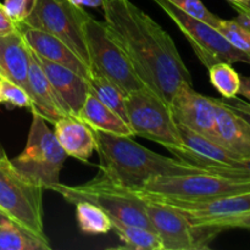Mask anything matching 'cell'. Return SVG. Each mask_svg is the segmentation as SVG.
<instances>
[{
  "instance_id": "obj_1",
  "label": "cell",
  "mask_w": 250,
  "mask_h": 250,
  "mask_svg": "<svg viewBox=\"0 0 250 250\" xmlns=\"http://www.w3.org/2000/svg\"><path fill=\"white\" fill-rule=\"evenodd\" d=\"M105 23L146 87L170 104L176 90L193 85L170 34L129 0H104Z\"/></svg>"
},
{
  "instance_id": "obj_2",
  "label": "cell",
  "mask_w": 250,
  "mask_h": 250,
  "mask_svg": "<svg viewBox=\"0 0 250 250\" xmlns=\"http://www.w3.org/2000/svg\"><path fill=\"white\" fill-rule=\"evenodd\" d=\"M99 156L98 175L128 189L136 190L160 176L204 172L197 166L160 155L134 142L128 136L94 131Z\"/></svg>"
},
{
  "instance_id": "obj_3",
  "label": "cell",
  "mask_w": 250,
  "mask_h": 250,
  "mask_svg": "<svg viewBox=\"0 0 250 250\" xmlns=\"http://www.w3.org/2000/svg\"><path fill=\"white\" fill-rule=\"evenodd\" d=\"M49 190L60 194L71 204L89 202L106 212L111 220L154 231L146 215V200L132 189L122 187L100 175L80 186H66L59 182L51 186Z\"/></svg>"
},
{
  "instance_id": "obj_4",
  "label": "cell",
  "mask_w": 250,
  "mask_h": 250,
  "mask_svg": "<svg viewBox=\"0 0 250 250\" xmlns=\"http://www.w3.org/2000/svg\"><path fill=\"white\" fill-rule=\"evenodd\" d=\"M133 192L151 202L197 203L250 192V180L222 177L207 172L160 176Z\"/></svg>"
},
{
  "instance_id": "obj_5",
  "label": "cell",
  "mask_w": 250,
  "mask_h": 250,
  "mask_svg": "<svg viewBox=\"0 0 250 250\" xmlns=\"http://www.w3.org/2000/svg\"><path fill=\"white\" fill-rule=\"evenodd\" d=\"M67 154L60 146L46 120L32 111V124L23 151L11 159L12 167L23 178L44 189L60 182Z\"/></svg>"
},
{
  "instance_id": "obj_6",
  "label": "cell",
  "mask_w": 250,
  "mask_h": 250,
  "mask_svg": "<svg viewBox=\"0 0 250 250\" xmlns=\"http://www.w3.org/2000/svg\"><path fill=\"white\" fill-rule=\"evenodd\" d=\"M84 36L93 72L107 78L119 87L125 97L146 87L105 22L98 21L88 15L84 21Z\"/></svg>"
},
{
  "instance_id": "obj_7",
  "label": "cell",
  "mask_w": 250,
  "mask_h": 250,
  "mask_svg": "<svg viewBox=\"0 0 250 250\" xmlns=\"http://www.w3.org/2000/svg\"><path fill=\"white\" fill-rule=\"evenodd\" d=\"M127 119L133 136L149 139L167 150L182 148L178 125L170 106L156 93L143 87L125 97Z\"/></svg>"
},
{
  "instance_id": "obj_8",
  "label": "cell",
  "mask_w": 250,
  "mask_h": 250,
  "mask_svg": "<svg viewBox=\"0 0 250 250\" xmlns=\"http://www.w3.org/2000/svg\"><path fill=\"white\" fill-rule=\"evenodd\" d=\"M188 39L200 62L209 70L217 62H247L250 55L234 48L215 27L186 14L168 0H153Z\"/></svg>"
},
{
  "instance_id": "obj_9",
  "label": "cell",
  "mask_w": 250,
  "mask_h": 250,
  "mask_svg": "<svg viewBox=\"0 0 250 250\" xmlns=\"http://www.w3.org/2000/svg\"><path fill=\"white\" fill-rule=\"evenodd\" d=\"M43 190L22 177L10 159L0 163V209L20 226L48 238L44 232Z\"/></svg>"
},
{
  "instance_id": "obj_10",
  "label": "cell",
  "mask_w": 250,
  "mask_h": 250,
  "mask_svg": "<svg viewBox=\"0 0 250 250\" xmlns=\"http://www.w3.org/2000/svg\"><path fill=\"white\" fill-rule=\"evenodd\" d=\"M88 15L84 7L71 4L68 0H37L31 16L21 23L55 36L90 67L84 36V21Z\"/></svg>"
},
{
  "instance_id": "obj_11",
  "label": "cell",
  "mask_w": 250,
  "mask_h": 250,
  "mask_svg": "<svg viewBox=\"0 0 250 250\" xmlns=\"http://www.w3.org/2000/svg\"><path fill=\"white\" fill-rule=\"evenodd\" d=\"M146 210L163 250L210 249V243L222 232L216 227L195 226L182 212L163 203L146 200Z\"/></svg>"
},
{
  "instance_id": "obj_12",
  "label": "cell",
  "mask_w": 250,
  "mask_h": 250,
  "mask_svg": "<svg viewBox=\"0 0 250 250\" xmlns=\"http://www.w3.org/2000/svg\"><path fill=\"white\" fill-rule=\"evenodd\" d=\"M168 106L176 124L182 125L220 144L212 98L195 92L193 85L183 84L176 90Z\"/></svg>"
},
{
  "instance_id": "obj_13",
  "label": "cell",
  "mask_w": 250,
  "mask_h": 250,
  "mask_svg": "<svg viewBox=\"0 0 250 250\" xmlns=\"http://www.w3.org/2000/svg\"><path fill=\"white\" fill-rule=\"evenodd\" d=\"M182 212L195 226H211L225 231L224 225L250 212V192L226 195L205 202H158Z\"/></svg>"
},
{
  "instance_id": "obj_14",
  "label": "cell",
  "mask_w": 250,
  "mask_h": 250,
  "mask_svg": "<svg viewBox=\"0 0 250 250\" xmlns=\"http://www.w3.org/2000/svg\"><path fill=\"white\" fill-rule=\"evenodd\" d=\"M178 131L182 139V148L170 149L168 151H171L176 159L183 163L197 166L204 171L210 166L233 165L239 160L221 144L182 125H178Z\"/></svg>"
},
{
  "instance_id": "obj_15",
  "label": "cell",
  "mask_w": 250,
  "mask_h": 250,
  "mask_svg": "<svg viewBox=\"0 0 250 250\" xmlns=\"http://www.w3.org/2000/svg\"><path fill=\"white\" fill-rule=\"evenodd\" d=\"M17 29L26 41L28 48L37 55L65 66L82 77L89 80L92 75L89 66L84 61L81 60L77 54L70 46L66 45L62 41L48 32L33 28L24 23H17Z\"/></svg>"
},
{
  "instance_id": "obj_16",
  "label": "cell",
  "mask_w": 250,
  "mask_h": 250,
  "mask_svg": "<svg viewBox=\"0 0 250 250\" xmlns=\"http://www.w3.org/2000/svg\"><path fill=\"white\" fill-rule=\"evenodd\" d=\"M32 55L34 56L37 62L39 63L42 70L48 77L49 82L58 93L67 114L78 116V112L90 92L89 82L87 78L82 77L65 66L46 60L37 55L33 51H32Z\"/></svg>"
},
{
  "instance_id": "obj_17",
  "label": "cell",
  "mask_w": 250,
  "mask_h": 250,
  "mask_svg": "<svg viewBox=\"0 0 250 250\" xmlns=\"http://www.w3.org/2000/svg\"><path fill=\"white\" fill-rule=\"evenodd\" d=\"M219 142L236 158H250V125L221 99L212 98Z\"/></svg>"
},
{
  "instance_id": "obj_18",
  "label": "cell",
  "mask_w": 250,
  "mask_h": 250,
  "mask_svg": "<svg viewBox=\"0 0 250 250\" xmlns=\"http://www.w3.org/2000/svg\"><path fill=\"white\" fill-rule=\"evenodd\" d=\"M29 66L31 49L19 29L0 36V73L2 77L21 85L28 94Z\"/></svg>"
},
{
  "instance_id": "obj_19",
  "label": "cell",
  "mask_w": 250,
  "mask_h": 250,
  "mask_svg": "<svg viewBox=\"0 0 250 250\" xmlns=\"http://www.w3.org/2000/svg\"><path fill=\"white\" fill-rule=\"evenodd\" d=\"M53 125L54 134L67 156L87 163L95 150L94 131L72 115L61 117Z\"/></svg>"
},
{
  "instance_id": "obj_20",
  "label": "cell",
  "mask_w": 250,
  "mask_h": 250,
  "mask_svg": "<svg viewBox=\"0 0 250 250\" xmlns=\"http://www.w3.org/2000/svg\"><path fill=\"white\" fill-rule=\"evenodd\" d=\"M29 97L32 100V111L37 112L48 122L58 121L63 116H67L65 106L61 103L58 93L55 92L44 71L37 62L31 51V66L28 73Z\"/></svg>"
},
{
  "instance_id": "obj_21",
  "label": "cell",
  "mask_w": 250,
  "mask_h": 250,
  "mask_svg": "<svg viewBox=\"0 0 250 250\" xmlns=\"http://www.w3.org/2000/svg\"><path fill=\"white\" fill-rule=\"evenodd\" d=\"M77 117L85 122L93 131L133 137V132L129 125L120 115L103 104L90 92L85 98Z\"/></svg>"
},
{
  "instance_id": "obj_22",
  "label": "cell",
  "mask_w": 250,
  "mask_h": 250,
  "mask_svg": "<svg viewBox=\"0 0 250 250\" xmlns=\"http://www.w3.org/2000/svg\"><path fill=\"white\" fill-rule=\"evenodd\" d=\"M48 238L11 221L0 225V250H50Z\"/></svg>"
},
{
  "instance_id": "obj_23",
  "label": "cell",
  "mask_w": 250,
  "mask_h": 250,
  "mask_svg": "<svg viewBox=\"0 0 250 250\" xmlns=\"http://www.w3.org/2000/svg\"><path fill=\"white\" fill-rule=\"evenodd\" d=\"M112 229L124 242V246L116 247L117 249L128 250H163L160 238L154 231L144 227L131 226L122 222L111 220Z\"/></svg>"
},
{
  "instance_id": "obj_24",
  "label": "cell",
  "mask_w": 250,
  "mask_h": 250,
  "mask_svg": "<svg viewBox=\"0 0 250 250\" xmlns=\"http://www.w3.org/2000/svg\"><path fill=\"white\" fill-rule=\"evenodd\" d=\"M88 82H89L90 93L128 124L126 106H125V94L119 89V87H116L104 76L93 71Z\"/></svg>"
},
{
  "instance_id": "obj_25",
  "label": "cell",
  "mask_w": 250,
  "mask_h": 250,
  "mask_svg": "<svg viewBox=\"0 0 250 250\" xmlns=\"http://www.w3.org/2000/svg\"><path fill=\"white\" fill-rule=\"evenodd\" d=\"M76 217L81 231L85 234H106L112 229L109 215L89 202L76 203Z\"/></svg>"
},
{
  "instance_id": "obj_26",
  "label": "cell",
  "mask_w": 250,
  "mask_h": 250,
  "mask_svg": "<svg viewBox=\"0 0 250 250\" xmlns=\"http://www.w3.org/2000/svg\"><path fill=\"white\" fill-rule=\"evenodd\" d=\"M209 78L212 87L225 98L233 99L239 94L241 76L229 62H217L209 68Z\"/></svg>"
},
{
  "instance_id": "obj_27",
  "label": "cell",
  "mask_w": 250,
  "mask_h": 250,
  "mask_svg": "<svg viewBox=\"0 0 250 250\" xmlns=\"http://www.w3.org/2000/svg\"><path fill=\"white\" fill-rule=\"evenodd\" d=\"M215 28L239 50L250 55V32L239 26L234 20H220Z\"/></svg>"
},
{
  "instance_id": "obj_28",
  "label": "cell",
  "mask_w": 250,
  "mask_h": 250,
  "mask_svg": "<svg viewBox=\"0 0 250 250\" xmlns=\"http://www.w3.org/2000/svg\"><path fill=\"white\" fill-rule=\"evenodd\" d=\"M0 90H1L2 103H6L7 105L12 107H28V109H31V97L21 85L2 77L1 82H0Z\"/></svg>"
},
{
  "instance_id": "obj_29",
  "label": "cell",
  "mask_w": 250,
  "mask_h": 250,
  "mask_svg": "<svg viewBox=\"0 0 250 250\" xmlns=\"http://www.w3.org/2000/svg\"><path fill=\"white\" fill-rule=\"evenodd\" d=\"M172 2L173 5L185 11L186 14L190 15V16L195 17L198 20L207 22V23L211 24L212 27H216L220 22V17L212 14L211 11L208 10V7L203 4L202 0H168Z\"/></svg>"
},
{
  "instance_id": "obj_30",
  "label": "cell",
  "mask_w": 250,
  "mask_h": 250,
  "mask_svg": "<svg viewBox=\"0 0 250 250\" xmlns=\"http://www.w3.org/2000/svg\"><path fill=\"white\" fill-rule=\"evenodd\" d=\"M204 172L212 175L222 176L229 178H239V180H250V158L241 159L233 165H217L210 166Z\"/></svg>"
},
{
  "instance_id": "obj_31",
  "label": "cell",
  "mask_w": 250,
  "mask_h": 250,
  "mask_svg": "<svg viewBox=\"0 0 250 250\" xmlns=\"http://www.w3.org/2000/svg\"><path fill=\"white\" fill-rule=\"evenodd\" d=\"M37 0H4L2 5L15 23L24 22L36 7Z\"/></svg>"
},
{
  "instance_id": "obj_32",
  "label": "cell",
  "mask_w": 250,
  "mask_h": 250,
  "mask_svg": "<svg viewBox=\"0 0 250 250\" xmlns=\"http://www.w3.org/2000/svg\"><path fill=\"white\" fill-rule=\"evenodd\" d=\"M225 104L232 110L241 115L244 120L250 125V103L244 102V100L239 99V98H233V99H221Z\"/></svg>"
},
{
  "instance_id": "obj_33",
  "label": "cell",
  "mask_w": 250,
  "mask_h": 250,
  "mask_svg": "<svg viewBox=\"0 0 250 250\" xmlns=\"http://www.w3.org/2000/svg\"><path fill=\"white\" fill-rule=\"evenodd\" d=\"M15 31H17V24L12 21L4 9V5L0 2V36H6Z\"/></svg>"
},
{
  "instance_id": "obj_34",
  "label": "cell",
  "mask_w": 250,
  "mask_h": 250,
  "mask_svg": "<svg viewBox=\"0 0 250 250\" xmlns=\"http://www.w3.org/2000/svg\"><path fill=\"white\" fill-rule=\"evenodd\" d=\"M250 229V212L249 214H244L242 216L234 217V219L229 220L224 225V229Z\"/></svg>"
},
{
  "instance_id": "obj_35",
  "label": "cell",
  "mask_w": 250,
  "mask_h": 250,
  "mask_svg": "<svg viewBox=\"0 0 250 250\" xmlns=\"http://www.w3.org/2000/svg\"><path fill=\"white\" fill-rule=\"evenodd\" d=\"M68 1L82 7H102L104 0H68Z\"/></svg>"
},
{
  "instance_id": "obj_36",
  "label": "cell",
  "mask_w": 250,
  "mask_h": 250,
  "mask_svg": "<svg viewBox=\"0 0 250 250\" xmlns=\"http://www.w3.org/2000/svg\"><path fill=\"white\" fill-rule=\"evenodd\" d=\"M239 94L247 98V100L250 103V76H243L241 77V89Z\"/></svg>"
},
{
  "instance_id": "obj_37",
  "label": "cell",
  "mask_w": 250,
  "mask_h": 250,
  "mask_svg": "<svg viewBox=\"0 0 250 250\" xmlns=\"http://www.w3.org/2000/svg\"><path fill=\"white\" fill-rule=\"evenodd\" d=\"M238 12V16L234 19V21L239 24V26L243 27L244 29L250 32V15L247 14L244 11H237Z\"/></svg>"
},
{
  "instance_id": "obj_38",
  "label": "cell",
  "mask_w": 250,
  "mask_h": 250,
  "mask_svg": "<svg viewBox=\"0 0 250 250\" xmlns=\"http://www.w3.org/2000/svg\"><path fill=\"white\" fill-rule=\"evenodd\" d=\"M232 6H233L237 11H244V12H247V14L250 15V0H248L247 2H244V4L232 5Z\"/></svg>"
},
{
  "instance_id": "obj_39",
  "label": "cell",
  "mask_w": 250,
  "mask_h": 250,
  "mask_svg": "<svg viewBox=\"0 0 250 250\" xmlns=\"http://www.w3.org/2000/svg\"><path fill=\"white\" fill-rule=\"evenodd\" d=\"M12 220L10 219L9 216H7L6 214H5L4 211H2L1 209H0V225H4V224H7V222H11Z\"/></svg>"
},
{
  "instance_id": "obj_40",
  "label": "cell",
  "mask_w": 250,
  "mask_h": 250,
  "mask_svg": "<svg viewBox=\"0 0 250 250\" xmlns=\"http://www.w3.org/2000/svg\"><path fill=\"white\" fill-rule=\"evenodd\" d=\"M6 160H9V158H7L6 153H5L2 146L0 144V163H4V161H6Z\"/></svg>"
},
{
  "instance_id": "obj_41",
  "label": "cell",
  "mask_w": 250,
  "mask_h": 250,
  "mask_svg": "<svg viewBox=\"0 0 250 250\" xmlns=\"http://www.w3.org/2000/svg\"><path fill=\"white\" fill-rule=\"evenodd\" d=\"M229 2H231V5H239V4H244L248 0H227Z\"/></svg>"
},
{
  "instance_id": "obj_42",
  "label": "cell",
  "mask_w": 250,
  "mask_h": 250,
  "mask_svg": "<svg viewBox=\"0 0 250 250\" xmlns=\"http://www.w3.org/2000/svg\"><path fill=\"white\" fill-rule=\"evenodd\" d=\"M1 78H2V75L0 73V82H1ZM0 104H2V98H1V90H0Z\"/></svg>"
}]
</instances>
